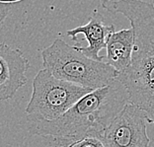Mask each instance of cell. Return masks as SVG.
Wrapping results in <instances>:
<instances>
[{"label": "cell", "mask_w": 154, "mask_h": 147, "mask_svg": "<svg viewBox=\"0 0 154 147\" xmlns=\"http://www.w3.org/2000/svg\"><path fill=\"white\" fill-rule=\"evenodd\" d=\"M129 103L128 89L118 78L91 91L57 120L34 124L33 133L51 147H68L85 137L102 139L106 128Z\"/></svg>", "instance_id": "cell-1"}, {"label": "cell", "mask_w": 154, "mask_h": 147, "mask_svg": "<svg viewBox=\"0 0 154 147\" xmlns=\"http://www.w3.org/2000/svg\"><path fill=\"white\" fill-rule=\"evenodd\" d=\"M102 6L131 23L134 33L131 62L117 78L127 87L129 103L154 121V5L142 0H103Z\"/></svg>", "instance_id": "cell-2"}, {"label": "cell", "mask_w": 154, "mask_h": 147, "mask_svg": "<svg viewBox=\"0 0 154 147\" xmlns=\"http://www.w3.org/2000/svg\"><path fill=\"white\" fill-rule=\"evenodd\" d=\"M41 55L44 68L55 77L93 90L107 86L120 73L108 62L88 57L61 38L44 48Z\"/></svg>", "instance_id": "cell-3"}, {"label": "cell", "mask_w": 154, "mask_h": 147, "mask_svg": "<svg viewBox=\"0 0 154 147\" xmlns=\"http://www.w3.org/2000/svg\"><path fill=\"white\" fill-rule=\"evenodd\" d=\"M91 91L42 69L33 80L32 96L25 111L27 120L32 124L57 120Z\"/></svg>", "instance_id": "cell-4"}, {"label": "cell", "mask_w": 154, "mask_h": 147, "mask_svg": "<svg viewBox=\"0 0 154 147\" xmlns=\"http://www.w3.org/2000/svg\"><path fill=\"white\" fill-rule=\"evenodd\" d=\"M147 122L154 124L149 115L135 105L125 106L106 128L102 140L106 147H150Z\"/></svg>", "instance_id": "cell-5"}, {"label": "cell", "mask_w": 154, "mask_h": 147, "mask_svg": "<svg viewBox=\"0 0 154 147\" xmlns=\"http://www.w3.org/2000/svg\"><path fill=\"white\" fill-rule=\"evenodd\" d=\"M29 61L23 52L2 44L0 45V100L12 99L27 83Z\"/></svg>", "instance_id": "cell-6"}, {"label": "cell", "mask_w": 154, "mask_h": 147, "mask_svg": "<svg viewBox=\"0 0 154 147\" xmlns=\"http://www.w3.org/2000/svg\"><path fill=\"white\" fill-rule=\"evenodd\" d=\"M115 30L116 28L113 24L109 26L105 25L104 17L102 14L94 12L89 19V22L86 25L79 26L72 30H69L66 32V35L76 43L78 40V38H77L78 35H84L85 40L88 41V45L87 47L75 45L88 57L98 61H103L104 57L100 55V51L103 48H106L107 38L109 35Z\"/></svg>", "instance_id": "cell-7"}, {"label": "cell", "mask_w": 154, "mask_h": 147, "mask_svg": "<svg viewBox=\"0 0 154 147\" xmlns=\"http://www.w3.org/2000/svg\"><path fill=\"white\" fill-rule=\"evenodd\" d=\"M134 47V33L132 28L113 31L107 38L106 58L119 72L125 70L131 62Z\"/></svg>", "instance_id": "cell-8"}, {"label": "cell", "mask_w": 154, "mask_h": 147, "mask_svg": "<svg viewBox=\"0 0 154 147\" xmlns=\"http://www.w3.org/2000/svg\"><path fill=\"white\" fill-rule=\"evenodd\" d=\"M68 147H106L102 139L98 137H85L71 143Z\"/></svg>", "instance_id": "cell-9"}, {"label": "cell", "mask_w": 154, "mask_h": 147, "mask_svg": "<svg viewBox=\"0 0 154 147\" xmlns=\"http://www.w3.org/2000/svg\"><path fill=\"white\" fill-rule=\"evenodd\" d=\"M2 3H11V2H15V1H18V0H1Z\"/></svg>", "instance_id": "cell-10"}]
</instances>
